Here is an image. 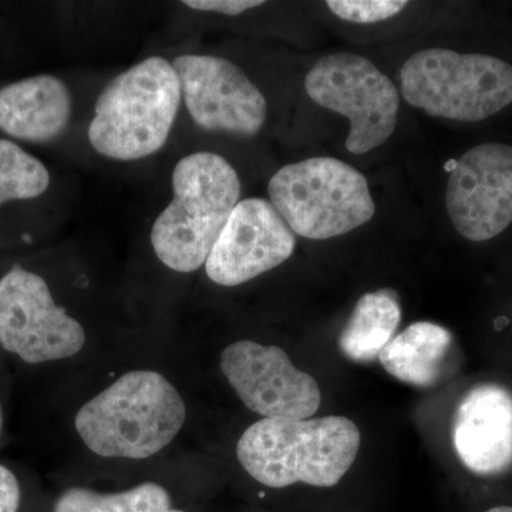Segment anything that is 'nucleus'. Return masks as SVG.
Here are the masks:
<instances>
[{"label": "nucleus", "instance_id": "nucleus-1", "mask_svg": "<svg viewBox=\"0 0 512 512\" xmlns=\"http://www.w3.org/2000/svg\"><path fill=\"white\" fill-rule=\"evenodd\" d=\"M360 441V430L348 417L262 419L242 434L237 456L249 476L266 487L328 488L353 466Z\"/></svg>", "mask_w": 512, "mask_h": 512}, {"label": "nucleus", "instance_id": "nucleus-2", "mask_svg": "<svg viewBox=\"0 0 512 512\" xmlns=\"http://www.w3.org/2000/svg\"><path fill=\"white\" fill-rule=\"evenodd\" d=\"M185 417L173 383L153 370H133L84 404L74 424L97 456L144 460L177 437Z\"/></svg>", "mask_w": 512, "mask_h": 512}, {"label": "nucleus", "instance_id": "nucleus-3", "mask_svg": "<svg viewBox=\"0 0 512 512\" xmlns=\"http://www.w3.org/2000/svg\"><path fill=\"white\" fill-rule=\"evenodd\" d=\"M241 198V180L220 154H190L173 173V200L151 229V245L167 268L197 271Z\"/></svg>", "mask_w": 512, "mask_h": 512}, {"label": "nucleus", "instance_id": "nucleus-4", "mask_svg": "<svg viewBox=\"0 0 512 512\" xmlns=\"http://www.w3.org/2000/svg\"><path fill=\"white\" fill-rule=\"evenodd\" d=\"M173 63L160 56L120 73L100 93L87 137L100 156L136 161L167 143L181 104Z\"/></svg>", "mask_w": 512, "mask_h": 512}, {"label": "nucleus", "instance_id": "nucleus-5", "mask_svg": "<svg viewBox=\"0 0 512 512\" xmlns=\"http://www.w3.org/2000/svg\"><path fill=\"white\" fill-rule=\"evenodd\" d=\"M268 192L293 234L308 239L348 234L376 212L365 175L332 157L285 165L269 180Z\"/></svg>", "mask_w": 512, "mask_h": 512}, {"label": "nucleus", "instance_id": "nucleus-6", "mask_svg": "<svg viewBox=\"0 0 512 512\" xmlns=\"http://www.w3.org/2000/svg\"><path fill=\"white\" fill-rule=\"evenodd\" d=\"M404 100L431 117L481 121L512 103V66L481 53L426 49L400 70Z\"/></svg>", "mask_w": 512, "mask_h": 512}, {"label": "nucleus", "instance_id": "nucleus-7", "mask_svg": "<svg viewBox=\"0 0 512 512\" xmlns=\"http://www.w3.org/2000/svg\"><path fill=\"white\" fill-rule=\"evenodd\" d=\"M305 90L318 106L350 121L349 153H369L396 130L399 90L366 57L353 53L322 57L306 74Z\"/></svg>", "mask_w": 512, "mask_h": 512}, {"label": "nucleus", "instance_id": "nucleus-8", "mask_svg": "<svg viewBox=\"0 0 512 512\" xmlns=\"http://www.w3.org/2000/svg\"><path fill=\"white\" fill-rule=\"evenodd\" d=\"M86 333L53 299L42 276L16 266L0 279V346L29 365L69 359Z\"/></svg>", "mask_w": 512, "mask_h": 512}, {"label": "nucleus", "instance_id": "nucleus-9", "mask_svg": "<svg viewBox=\"0 0 512 512\" xmlns=\"http://www.w3.org/2000/svg\"><path fill=\"white\" fill-rule=\"evenodd\" d=\"M221 370L239 400L264 419L306 420L322 402L318 382L278 346L239 340L222 352Z\"/></svg>", "mask_w": 512, "mask_h": 512}, {"label": "nucleus", "instance_id": "nucleus-10", "mask_svg": "<svg viewBox=\"0 0 512 512\" xmlns=\"http://www.w3.org/2000/svg\"><path fill=\"white\" fill-rule=\"evenodd\" d=\"M173 66L185 107L197 126L245 137L265 126V96L237 64L217 56L184 55Z\"/></svg>", "mask_w": 512, "mask_h": 512}, {"label": "nucleus", "instance_id": "nucleus-11", "mask_svg": "<svg viewBox=\"0 0 512 512\" xmlns=\"http://www.w3.org/2000/svg\"><path fill=\"white\" fill-rule=\"evenodd\" d=\"M448 217L468 241L493 239L512 222V147L484 143L468 150L451 171Z\"/></svg>", "mask_w": 512, "mask_h": 512}, {"label": "nucleus", "instance_id": "nucleus-12", "mask_svg": "<svg viewBox=\"0 0 512 512\" xmlns=\"http://www.w3.org/2000/svg\"><path fill=\"white\" fill-rule=\"evenodd\" d=\"M295 234L271 201H239L212 247L205 271L214 284L238 286L291 258Z\"/></svg>", "mask_w": 512, "mask_h": 512}, {"label": "nucleus", "instance_id": "nucleus-13", "mask_svg": "<svg viewBox=\"0 0 512 512\" xmlns=\"http://www.w3.org/2000/svg\"><path fill=\"white\" fill-rule=\"evenodd\" d=\"M453 444L461 463L494 476L512 466V393L500 384L473 387L458 404Z\"/></svg>", "mask_w": 512, "mask_h": 512}, {"label": "nucleus", "instance_id": "nucleus-14", "mask_svg": "<svg viewBox=\"0 0 512 512\" xmlns=\"http://www.w3.org/2000/svg\"><path fill=\"white\" fill-rule=\"evenodd\" d=\"M72 109L67 84L39 74L0 89V130L18 140L47 143L66 131Z\"/></svg>", "mask_w": 512, "mask_h": 512}, {"label": "nucleus", "instance_id": "nucleus-15", "mask_svg": "<svg viewBox=\"0 0 512 512\" xmlns=\"http://www.w3.org/2000/svg\"><path fill=\"white\" fill-rule=\"evenodd\" d=\"M453 336L443 326L416 322L394 336L380 352L383 369L400 382L434 386L443 376Z\"/></svg>", "mask_w": 512, "mask_h": 512}, {"label": "nucleus", "instance_id": "nucleus-16", "mask_svg": "<svg viewBox=\"0 0 512 512\" xmlns=\"http://www.w3.org/2000/svg\"><path fill=\"white\" fill-rule=\"evenodd\" d=\"M400 320L402 309L393 289L365 293L340 333V352L353 362H372L394 338Z\"/></svg>", "mask_w": 512, "mask_h": 512}, {"label": "nucleus", "instance_id": "nucleus-17", "mask_svg": "<svg viewBox=\"0 0 512 512\" xmlns=\"http://www.w3.org/2000/svg\"><path fill=\"white\" fill-rule=\"evenodd\" d=\"M171 498L160 484L144 483L121 493H96L87 488H70L56 501L55 512H165Z\"/></svg>", "mask_w": 512, "mask_h": 512}, {"label": "nucleus", "instance_id": "nucleus-18", "mask_svg": "<svg viewBox=\"0 0 512 512\" xmlns=\"http://www.w3.org/2000/svg\"><path fill=\"white\" fill-rule=\"evenodd\" d=\"M50 185L46 165L18 144L0 138V205L33 200Z\"/></svg>", "mask_w": 512, "mask_h": 512}, {"label": "nucleus", "instance_id": "nucleus-19", "mask_svg": "<svg viewBox=\"0 0 512 512\" xmlns=\"http://www.w3.org/2000/svg\"><path fill=\"white\" fill-rule=\"evenodd\" d=\"M330 12L338 18L355 23L383 22L399 15L407 6L402 0H330Z\"/></svg>", "mask_w": 512, "mask_h": 512}, {"label": "nucleus", "instance_id": "nucleus-20", "mask_svg": "<svg viewBox=\"0 0 512 512\" xmlns=\"http://www.w3.org/2000/svg\"><path fill=\"white\" fill-rule=\"evenodd\" d=\"M184 5L194 10H202V12L238 16L249 9L264 5V2L261 0H185Z\"/></svg>", "mask_w": 512, "mask_h": 512}, {"label": "nucleus", "instance_id": "nucleus-21", "mask_svg": "<svg viewBox=\"0 0 512 512\" xmlns=\"http://www.w3.org/2000/svg\"><path fill=\"white\" fill-rule=\"evenodd\" d=\"M20 507V485L15 474L0 466V512H18Z\"/></svg>", "mask_w": 512, "mask_h": 512}, {"label": "nucleus", "instance_id": "nucleus-22", "mask_svg": "<svg viewBox=\"0 0 512 512\" xmlns=\"http://www.w3.org/2000/svg\"><path fill=\"white\" fill-rule=\"evenodd\" d=\"M487 512H512V507H495Z\"/></svg>", "mask_w": 512, "mask_h": 512}, {"label": "nucleus", "instance_id": "nucleus-23", "mask_svg": "<svg viewBox=\"0 0 512 512\" xmlns=\"http://www.w3.org/2000/svg\"><path fill=\"white\" fill-rule=\"evenodd\" d=\"M2 424H3L2 409H0V433H2Z\"/></svg>", "mask_w": 512, "mask_h": 512}, {"label": "nucleus", "instance_id": "nucleus-24", "mask_svg": "<svg viewBox=\"0 0 512 512\" xmlns=\"http://www.w3.org/2000/svg\"><path fill=\"white\" fill-rule=\"evenodd\" d=\"M165 512H184V511H181V510H173V508H171V510H168V511H165Z\"/></svg>", "mask_w": 512, "mask_h": 512}]
</instances>
